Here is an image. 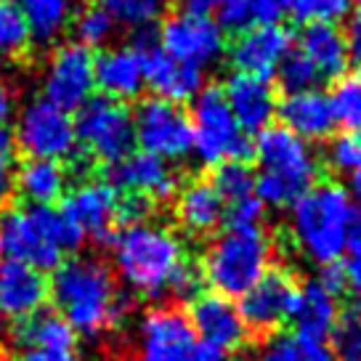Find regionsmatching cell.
<instances>
[{"mask_svg":"<svg viewBox=\"0 0 361 361\" xmlns=\"http://www.w3.org/2000/svg\"><path fill=\"white\" fill-rule=\"evenodd\" d=\"M51 298L75 335L99 338L130 314L133 300L117 290L114 271L93 255H72L54 269Z\"/></svg>","mask_w":361,"mask_h":361,"instance_id":"obj_1","label":"cell"},{"mask_svg":"<svg viewBox=\"0 0 361 361\" xmlns=\"http://www.w3.org/2000/svg\"><path fill=\"white\" fill-rule=\"evenodd\" d=\"M112 260L117 276L133 293L147 298H162L170 293L180 266L186 263V250L180 237L165 224L138 221L123 226L112 237Z\"/></svg>","mask_w":361,"mask_h":361,"instance_id":"obj_2","label":"cell"},{"mask_svg":"<svg viewBox=\"0 0 361 361\" xmlns=\"http://www.w3.org/2000/svg\"><path fill=\"white\" fill-rule=\"evenodd\" d=\"M82 237L59 207H8L0 213V260L51 271L72 258Z\"/></svg>","mask_w":361,"mask_h":361,"instance_id":"obj_3","label":"cell"},{"mask_svg":"<svg viewBox=\"0 0 361 361\" xmlns=\"http://www.w3.org/2000/svg\"><path fill=\"white\" fill-rule=\"evenodd\" d=\"M356 204L340 183H316L290 207V234L303 258L335 266L348 250V226Z\"/></svg>","mask_w":361,"mask_h":361,"instance_id":"obj_4","label":"cell"},{"mask_svg":"<svg viewBox=\"0 0 361 361\" xmlns=\"http://www.w3.org/2000/svg\"><path fill=\"white\" fill-rule=\"evenodd\" d=\"M252 154L260 162L255 176V197L263 207H293L319 178L314 149L282 125H269L258 133Z\"/></svg>","mask_w":361,"mask_h":361,"instance_id":"obj_5","label":"cell"},{"mask_svg":"<svg viewBox=\"0 0 361 361\" xmlns=\"http://www.w3.org/2000/svg\"><path fill=\"white\" fill-rule=\"evenodd\" d=\"M274 239L260 228H226L204 247L202 282L210 284V293L224 295L228 300L247 295L271 271Z\"/></svg>","mask_w":361,"mask_h":361,"instance_id":"obj_6","label":"cell"},{"mask_svg":"<svg viewBox=\"0 0 361 361\" xmlns=\"http://www.w3.org/2000/svg\"><path fill=\"white\" fill-rule=\"evenodd\" d=\"M192 154L207 168L224 162H245L252 154V141L234 120L218 88H204L192 102Z\"/></svg>","mask_w":361,"mask_h":361,"instance_id":"obj_7","label":"cell"},{"mask_svg":"<svg viewBox=\"0 0 361 361\" xmlns=\"http://www.w3.org/2000/svg\"><path fill=\"white\" fill-rule=\"evenodd\" d=\"M138 361H228L224 350L207 345L194 332L178 305L149 308L138 322Z\"/></svg>","mask_w":361,"mask_h":361,"instance_id":"obj_8","label":"cell"},{"mask_svg":"<svg viewBox=\"0 0 361 361\" xmlns=\"http://www.w3.org/2000/svg\"><path fill=\"white\" fill-rule=\"evenodd\" d=\"M78 149H82L90 159L114 168L128 154H133V112L128 104L99 96L82 104L75 117Z\"/></svg>","mask_w":361,"mask_h":361,"instance_id":"obj_9","label":"cell"},{"mask_svg":"<svg viewBox=\"0 0 361 361\" xmlns=\"http://www.w3.org/2000/svg\"><path fill=\"white\" fill-rule=\"evenodd\" d=\"M13 147L22 149L27 159H51L61 162L75 157L78 135H75V117L43 96L27 99L16 112L13 123Z\"/></svg>","mask_w":361,"mask_h":361,"instance_id":"obj_10","label":"cell"},{"mask_svg":"<svg viewBox=\"0 0 361 361\" xmlns=\"http://www.w3.org/2000/svg\"><path fill=\"white\" fill-rule=\"evenodd\" d=\"M133 133L141 152L165 162L192 154V120L189 112L165 99H144L133 112Z\"/></svg>","mask_w":361,"mask_h":361,"instance_id":"obj_11","label":"cell"},{"mask_svg":"<svg viewBox=\"0 0 361 361\" xmlns=\"http://www.w3.org/2000/svg\"><path fill=\"white\" fill-rule=\"evenodd\" d=\"M43 99L59 109L72 112L93 99L96 90V56L80 43H61L51 51L43 69Z\"/></svg>","mask_w":361,"mask_h":361,"instance_id":"obj_12","label":"cell"},{"mask_svg":"<svg viewBox=\"0 0 361 361\" xmlns=\"http://www.w3.org/2000/svg\"><path fill=\"white\" fill-rule=\"evenodd\" d=\"M157 43L168 56L186 67L202 69V72L213 67L226 54L224 30L215 24V19L194 16L186 11L170 13L168 19L159 24Z\"/></svg>","mask_w":361,"mask_h":361,"instance_id":"obj_13","label":"cell"},{"mask_svg":"<svg viewBox=\"0 0 361 361\" xmlns=\"http://www.w3.org/2000/svg\"><path fill=\"white\" fill-rule=\"evenodd\" d=\"M59 210L82 239L106 242L120 224V194L106 180H80L67 189Z\"/></svg>","mask_w":361,"mask_h":361,"instance_id":"obj_14","label":"cell"},{"mask_svg":"<svg viewBox=\"0 0 361 361\" xmlns=\"http://www.w3.org/2000/svg\"><path fill=\"white\" fill-rule=\"evenodd\" d=\"M300 284L293 279V274L282 269H271L247 295L239 300V314L247 332L255 335H274L284 322L293 319L295 300H298Z\"/></svg>","mask_w":361,"mask_h":361,"instance_id":"obj_15","label":"cell"},{"mask_svg":"<svg viewBox=\"0 0 361 361\" xmlns=\"http://www.w3.org/2000/svg\"><path fill=\"white\" fill-rule=\"evenodd\" d=\"M109 183L117 194H125L128 200H138L149 207L176 200L180 189L176 168L147 152H133L123 162H117L112 168Z\"/></svg>","mask_w":361,"mask_h":361,"instance_id":"obj_16","label":"cell"},{"mask_svg":"<svg viewBox=\"0 0 361 361\" xmlns=\"http://www.w3.org/2000/svg\"><path fill=\"white\" fill-rule=\"evenodd\" d=\"M293 54V35L282 24H258L234 37L228 59L239 75L271 80L282 61Z\"/></svg>","mask_w":361,"mask_h":361,"instance_id":"obj_17","label":"cell"},{"mask_svg":"<svg viewBox=\"0 0 361 361\" xmlns=\"http://www.w3.org/2000/svg\"><path fill=\"white\" fill-rule=\"evenodd\" d=\"M135 51L141 56V67H144V82L154 90L157 99L173 104H186L194 102L204 90V72L202 69L186 67L168 56L159 43H152L147 37L141 43H135Z\"/></svg>","mask_w":361,"mask_h":361,"instance_id":"obj_18","label":"cell"},{"mask_svg":"<svg viewBox=\"0 0 361 361\" xmlns=\"http://www.w3.org/2000/svg\"><path fill=\"white\" fill-rule=\"evenodd\" d=\"M186 316H189L200 340H204L213 348L224 350V353L242 348L250 335L245 322H242V314H239V305L224 298V295L200 293L189 303Z\"/></svg>","mask_w":361,"mask_h":361,"instance_id":"obj_19","label":"cell"},{"mask_svg":"<svg viewBox=\"0 0 361 361\" xmlns=\"http://www.w3.org/2000/svg\"><path fill=\"white\" fill-rule=\"evenodd\" d=\"M224 99L228 104V109L234 114L237 125L245 133H260L266 130L274 117H276V90L271 88L269 80L250 78V75H239L234 72L226 80L224 85Z\"/></svg>","mask_w":361,"mask_h":361,"instance_id":"obj_20","label":"cell"},{"mask_svg":"<svg viewBox=\"0 0 361 361\" xmlns=\"http://www.w3.org/2000/svg\"><path fill=\"white\" fill-rule=\"evenodd\" d=\"M173 213L183 234L200 239L210 237L213 231L221 228L226 218V202L213 186V180L194 178L178 189Z\"/></svg>","mask_w":361,"mask_h":361,"instance_id":"obj_21","label":"cell"},{"mask_svg":"<svg viewBox=\"0 0 361 361\" xmlns=\"http://www.w3.org/2000/svg\"><path fill=\"white\" fill-rule=\"evenodd\" d=\"M51 298V287L43 271L0 260V311L22 322L27 316L43 311L45 300Z\"/></svg>","mask_w":361,"mask_h":361,"instance_id":"obj_22","label":"cell"},{"mask_svg":"<svg viewBox=\"0 0 361 361\" xmlns=\"http://www.w3.org/2000/svg\"><path fill=\"white\" fill-rule=\"evenodd\" d=\"M96 88L104 90L106 99L133 102L147 88L144 67L135 45H112L96 56Z\"/></svg>","mask_w":361,"mask_h":361,"instance_id":"obj_23","label":"cell"},{"mask_svg":"<svg viewBox=\"0 0 361 361\" xmlns=\"http://www.w3.org/2000/svg\"><path fill=\"white\" fill-rule=\"evenodd\" d=\"M276 114L282 120V128L298 138L308 141H322L332 133L335 128V114L332 104L324 90H300V93H287L284 102H279Z\"/></svg>","mask_w":361,"mask_h":361,"instance_id":"obj_24","label":"cell"},{"mask_svg":"<svg viewBox=\"0 0 361 361\" xmlns=\"http://www.w3.org/2000/svg\"><path fill=\"white\" fill-rule=\"evenodd\" d=\"M338 319V293H332L322 279H311V282L300 284L293 319H290V322H295V335H300L305 340L327 343Z\"/></svg>","mask_w":361,"mask_h":361,"instance_id":"obj_25","label":"cell"},{"mask_svg":"<svg viewBox=\"0 0 361 361\" xmlns=\"http://www.w3.org/2000/svg\"><path fill=\"white\" fill-rule=\"evenodd\" d=\"M298 54L314 67L319 80H340L350 61L345 35L335 24L305 27L298 40Z\"/></svg>","mask_w":361,"mask_h":361,"instance_id":"obj_26","label":"cell"},{"mask_svg":"<svg viewBox=\"0 0 361 361\" xmlns=\"http://www.w3.org/2000/svg\"><path fill=\"white\" fill-rule=\"evenodd\" d=\"M11 335L22 350H48V353H72L75 338H78L75 329L51 311H37L22 319Z\"/></svg>","mask_w":361,"mask_h":361,"instance_id":"obj_27","label":"cell"},{"mask_svg":"<svg viewBox=\"0 0 361 361\" xmlns=\"http://www.w3.org/2000/svg\"><path fill=\"white\" fill-rule=\"evenodd\" d=\"M67 180V168L51 159H27L22 168H16V192L27 200V204L37 207H51L64 200Z\"/></svg>","mask_w":361,"mask_h":361,"instance_id":"obj_28","label":"cell"},{"mask_svg":"<svg viewBox=\"0 0 361 361\" xmlns=\"http://www.w3.org/2000/svg\"><path fill=\"white\" fill-rule=\"evenodd\" d=\"M37 43H54L72 22V0H11Z\"/></svg>","mask_w":361,"mask_h":361,"instance_id":"obj_29","label":"cell"},{"mask_svg":"<svg viewBox=\"0 0 361 361\" xmlns=\"http://www.w3.org/2000/svg\"><path fill=\"white\" fill-rule=\"evenodd\" d=\"M282 13V0H218L215 24L239 35L258 24H279Z\"/></svg>","mask_w":361,"mask_h":361,"instance_id":"obj_30","label":"cell"},{"mask_svg":"<svg viewBox=\"0 0 361 361\" xmlns=\"http://www.w3.org/2000/svg\"><path fill=\"white\" fill-rule=\"evenodd\" d=\"M258 361H335V356L327 343L305 340L295 332H274L263 343Z\"/></svg>","mask_w":361,"mask_h":361,"instance_id":"obj_31","label":"cell"},{"mask_svg":"<svg viewBox=\"0 0 361 361\" xmlns=\"http://www.w3.org/2000/svg\"><path fill=\"white\" fill-rule=\"evenodd\" d=\"M329 104H332L335 125L350 133H361V67L350 75H343L335 82V88L329 93Z\"/></svg>","mask_w":361,"mask_h":361,"instance_id":"obj_32","label":"cell"},{"mask_svg":"<svg viewBox=\"0 0 361 361\" xmlns=\"http://www.w3.org/2000/svg\"><path fill=\"white\" fill-rule=\"evenodd\" d=\"M72 32H75V43L82 48H96V45H106L114 37L117 24L106 13L104 6H82L75 16H72Z\"/></svg>","mask_w":361,"mask_h":361,"instance_id":"obj_33","label":"cell"},{"mask_svg":"<svg viewBox=\"0 0 361 361\" xmlns=\"http://www.w3.org/2000/svg\"><path fill=\"white\" fill-rule=\"evenodd\" d=\"M284 13H290L295 22L305 27L316 24H335L345 19L353 8V0H282Z\"/></svg>","mask_w":361,"mask_h":361,"instance_id":"obj_34","label":"cell"},{"mask_svg":"<svg viewBox=\"0 0 361 361\" xmlns=\"http://www.w3.org/2000/svg\"><path fill=\"white\" fill-rule=\"evenodd\" d=\"M213 186L218 189V194L224 197V202H239V200H247L255 197V170L250 168L247 162H224L215 168Z\"/></svg>","mask_w":361,"mask_h":361,"instance_id":"obj_35","label":"cell"},{"mask_svg":"<svg viewBox=\"0 0 361 361\" xmlns=\"http://www.w3.org/2000/svg\"><path fill=\"white\" fill-rule=\"evenodd\" d=\"M32 35L11 0H0V61H11L27 54Z\"/></svg>","mask_w":361,"mask_h":361,"instance_id":"obj_36","label":"cell"},{"mask_svg":"<svg viewBox=\"0 0 361 361\" xmlns=\"http://www.w3.org/2000/svg\"><path fill=\"white\" fill-rule=\"evenodd\" d=\"M170 3L176 0H104L102 6L114 19V24H123L128 30H144Z\"/></svg>","mask_w":361,"mask_h":361,"instance_id":"obj_37","label":"cell"},{"mask_svg":"<svg viewBox=\"0 0 361 361\" xmlns=\"http://www.w3.org/2000/svg\"><path fill=\"white\" fill-rule=\"evenodd\" d=\"M332 356L335 361H361V316L340 314L332 329Z\"/></svg>","mask_w":361,"mask_h":361,"instance_id":"obj_38","label":"cell"},{"mask_svg":"<svg viewBox=\"0 0 361 361\" xmlns=\"http://www.w3.org/2000/svg\"><path fill=\"white\" fill-rule=\"evenodd\" d=\"M327 162L338 173H345V176L356 173L361 168V133L343 130L335 135L327 147Z\"/></svg>","mask_w":361,"mask_h":361,"instance_id":"obj_39","label":"cell"},{"mask_svg":"<svg viewBox=\"0 0 361 361\" xmlns=\"http://www.w3.org/2000/svg\"><path fill=\"white\" fill-rule=\"evenodd\" d=\"M276 78H279V85H282L287 93H300V90H311L319 82L316 78L314 67L305 61L298 51L293 48V54L284 59L279 72H276Z\"/></svg>","mask_w":361,"mask_h":361,"instance_id":"obj_40","label":"cell"},{"mask_svg":"<svg viewBox=\"0 0 361 361\" xmlns=\"http://www.w3.org/2000/svg\"><path fill=\"white\" fill-rule=\"evenodd\" d=\"M263 213L266 207L260 204L258 197H247V200H239L226 207V228H260L263 226Z\"/></svg>","mask_w":361,"mask_h":361,"instance_id":"obj_41","label":"cell"},{"mask_svg":"<svg viewBox=\"0 0 361 361\" xmlns=\"http://www.w3.org/2000/svg\"><path fill=\"white\" fill-rule=\"evenodd\" d=\"M16 114V90L11 80L0 72V125H6Z\"/></svg>","mask_w":361,"mask_h":361,"instance_id":"obj_42","label":"cell"},{"mask_svg":"<svg viewBox=\"0 0 361 361\" xmlns=\"http://www.w3.org/2000/svg\"><path fill=\"white\" fill-rule=\"evenodd\" d=\"M343 35H345V45H348V59L361 67V11L356 16H350Z\"/></svg>","mask_w":361,"mask_h":361,"instance_id":"obj_43","label":"cell"},{"mask_svg":"<svg viewBox=\"0 0 361 361\" xmlns=\"http://www.w3.org/2000/svg\"><path fill=\"white\" fill-rule=\"evenodd\" d=\"M16 192V165L13 157H0V204L8 202V197Z\"/></svg>","mask_w":361,"mask_h":361,"instance_id":"obj_44","label":"cell"},{"mask_svg":"<svg viewBox=\"0 0 361 361\" xmlns=\"http://www.w3.org/2000/svg\"><path fill=\"white\" fill-rule=\"evenodd\" d=\"M340 271H343V287L361 298V255H350L345 266H340Z\"/></svg>","mask_w":361,"mask_h":361,"instance_id":"obj_45","label":"cell"},{"mask_svg":"<svg viewBox=\"0 0 361 361\" xmlns=\"http://www.w3.org/2000/svg\"><path fill=\"white\" fill-rule=\"evenodd\" d=\"M13 361H78L75 353H48V350H22Z\"/></svg>","mask_w":361,"mask_h":361,"instance_id":"obj_46","label":"cell"},{"mask_svg":"<svg viewBox=\"0 0 361 361\" xmlns=\"http://www.w3.org/2000/svg\"><path fill=\"white\" fill-rule=\"evenodd\" d=\"M215 8H218V0H183V11L194 13V16H207V19H213Z\"/></svg>","mask_w":361,"mask_h":361,"instance_id":"obj_47","label":"cell"},{"mask_svg":"<svg viewBox=\"0 0 361 361\" xmlns=\"http://www.w3.org/2000/svg\"><path fill=\"white\" fill-rule=\"evenodd\" d=\"M348 247L353 250V255H361V207L353 210L348 226Z\"/></svg>","mask_w":361,"mask_h":361,"instance_id":"obj_48","label":"cell"},{"mask_svg":"<svg viewBox=\"0 0 361 361\" xmlns=\"http://www.w3.org/2000/svg\"><path fill=\"white\" fill-rule=\"evenodd\" d=\"M13 133L8 125H0V157H11L13 154Z\"/></svg>","mask_w":361,"mask_h":361,"instance_id":"obj_49","label":"cell"},{"mask_svg":"<svg viewBox=\"0 0 361 361\" xmlns=\"http://www.w3.org/2000/svg\"><path fill=\"white\" fill-rule=\"evenodd\" d=\"M348 194H350V200H359L361 202V168L348 176Z\"/></svg>","mask_w":361,"mask_h":361,"instance_id":"obj_50","label":"cell"},{"mask_svg":"<svg viewBox=\"0 0 361 361\" xmlns=\"http://www.w3.org/2000/svg\"><path fill=\"white\" fill-rule=\"evenodd\" d=\"M239 361H255V359H239Z\"/></svg>","mask_w":361,"mask_h":361,"instance_id":"obj_51","label":"cell"},{"mask_svg":"<svg viewBox=\"0 0 361 361\" xmlns=\"http://www.w3.org/2000/svg\"><path fill=\"white\" fill-rule=\"evenodd\" d=\"M353 3H359V8H361V0H353Z\"/></svg>","mask_w":361,"mask_h":361,"instance_id":"obj_52","label":"cell"},{"mask_svg":"<svg viewBox=\"0 0 361 361\" xmlns=\"http://www.w3.org/2000/svg\"><path fill=\"white\" fill-rule=\"evenodd\" d=\"M0 314H3V311H0Z\"/></svg>","mask_w":361,"mask_h":361,"instance_id":"obj_53","label":"cell"}]
</instances>
